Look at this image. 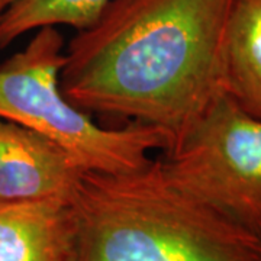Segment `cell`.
Masks as SVG:
<instances>
[{"instance_id": "52a82bcc", "label": "cell", "mask_w": 261, "mask_h": 261, "mask_svg": "<svg viewBox=\"0 0 261 261\" xmlns=\"http://www.w3.org/2000/svg\"><path fill=\"white\" fill-rule=\"evenodd\" d=\"M224 93L261 119V0H233L224 44Z\"/></svg>"}, {"instance_id": "8992f818", "label": "cell", "mask_w": 261, "mask_h": 261, "mask_svg": "<svg viewBox=\"0 0 261 261\" xmlns=\"http://www.w3.org/2000/svg\"><path fill=\"white\" fill-rule=\"evenodd\" d=\"M0 261H79L73 202L0 203Z\"/></svg>"}, {"instance_id": "7a4b0ae2", "label": "cell", "mask_w": 261, "mask_h": 261, "mask_svg": "<svg viewBox=\"0 0 261 261\" xmlns=\"http://www.w3.org/2000/svg\"><path fill=\"white\" fill-rule=\"evenodd\" d=\"M73 207L79 261H261V235L180 189L161 159L84 171Z\"/></svg>"}, {"instance_id": "ba28073f", "label": "cell", "mask_w": 261, "mask_h": 261, "mask_svg": "<svg viewBox=\"0 0 261 261\" xmlns=\"http://www.w3.org/2000/svg\"><path fill=\"white\" fill-rule=\"evenodd\" d=\"M112 0H9L0 13V49L44 27H90Z\"/></svg>"}, {"instance_id": "5b68a950", "label": "cell", "mask_w": 261, "mask_h": 261, "mask_svg": "<svg viewBox=\"0 0 261 261\" xmlns=\"http://www.w3.org/2000/svg\"><path fill=\"white\" fill-rule=\"evenodd\" d=\"M83 174L57 144L0 118V203L73 202Z\"/></svg>"}, {"instance_id": "6da1fadb", "label": "cell", "mask_w": 261, "mask_h": 261, "mask_svg": "<svg viewBox=\"0 0 261 261\" xmlns=\"http://www.w3.org/2000/svg\"><path fill=\"white\" fill-rule=\"evenodd\" d=\"M233 0H112L65 47L60 86L84 112L155 126L174 148L224 93Z\"/></svg>"}, {"instance_id": "277c9868", "label": "cell", "mask_w": 261, "mask_h": 261, "mask_svg": "<svg viewBox=\"0 0 261 261\" xmlns=\"http://www.w3.org/2000/svg\"><path fill=\"white\" fill-rule=\"evenodd\" d=\"M163 167L173 183L261 235V119L222 93Z\"/></svg>"}, {"instance_id": "9c48e42d", "label": "cell", "mask_w": 261, "mask_h": 261, "mask_svg": "<svg viewBox=\"0 0 261 261\" xmlns=\"http://www.w3.org/2000/svg\"><path fill=\"white\" fill-rule=\"evenodd\" d=\"M8 2H9V0H0V13L3 12V9H5V8H6Z\"/></svg>"}, {"instance_id": "3957f363", "label": "cell", "mask_w": 261, "mask_h": 261, "mask_svg": "<svg viewBox=\"0 0 261 261\" xmlns=\"http://www.w3.org/2000/svg\"><path fill=\"white\" fill-rule=\"evenodd\" d=\"M64 56L60 29H37L27 47L0 65V118L57 144L84 171H134L152 151H167V135L159 128L138 122L103 128L70 102L60 86Z\"/></svg>"}]
</instances>
